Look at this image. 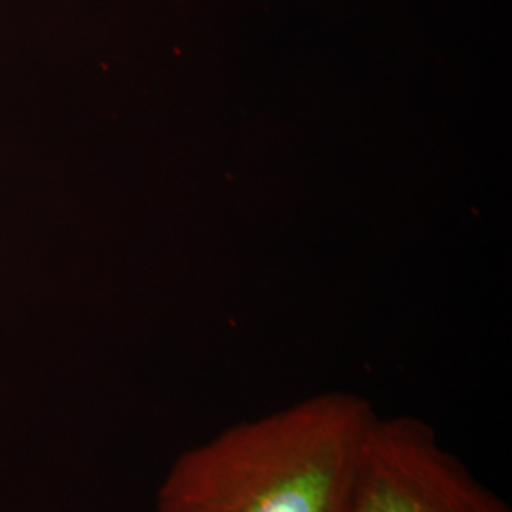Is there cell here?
<instances>
[{"instance_id": "cell-1", "label": "cell", "mask_w": 512, "mask_h": 512, "mask_svg": "<svg viewBox=\"0 0 512 512\" xmlns=\"http://www.w3.org/2000/svg\"><path fill=\"white\" fill-rule=\"evenodd\" d=\"M376 416L332 391L239 421L171 463L156 512H348Z\"/></svg>"}, {"instance_id": "cell-2", "label": "cell", "mask_w": 512, "mask_h": 512, "mask_svg": "<svg viewBox=\"0 0 512 512\" xmlns=\"http://www.w3.org/2000/svg\"><path fill=\"white\" fill-rule=\"evenodd\" d=\"M348 512H512L431 423L380 418L366 435Z\"/></svg>"}]
</instances>
